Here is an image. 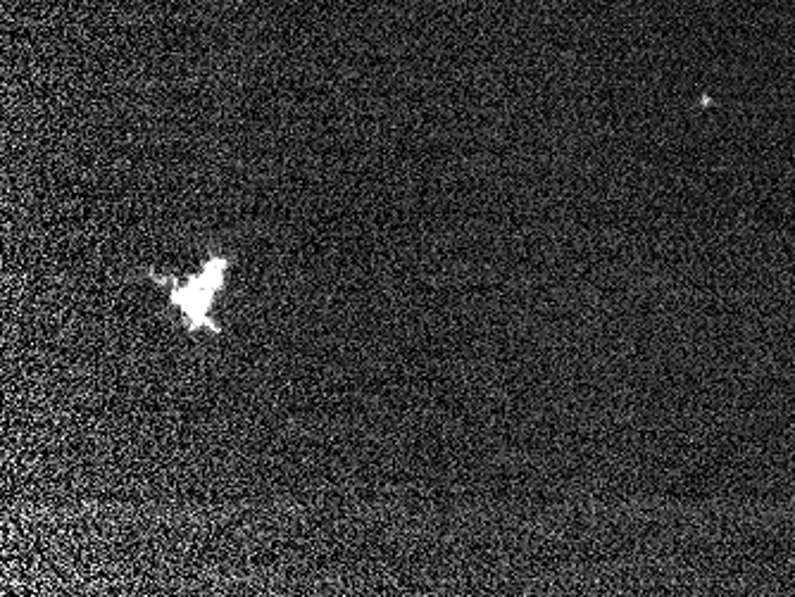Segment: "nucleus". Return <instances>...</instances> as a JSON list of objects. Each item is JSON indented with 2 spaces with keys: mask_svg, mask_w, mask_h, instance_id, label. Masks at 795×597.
<instances>
[{
  "mask_svg": "<svg viewBox=\"0 0 795 597\" xmlns=\"http://www.w3.org/2000/svg\"><path fill=\"white\" fill-rule=\"evenodd\" d=\"M222 262H215V265L208 267V272L200 276L198 281H193L189 288H184V293L179 295V303L184 307V312L189 314L191 324H200L205 310H208L210 303V293L219 286V279H222Z\"/></svg>",
  "mask_w": 795,
  "mask_h": 597,
  "instance_id": "f257e3e1",
  "label": "nucleus"
}]
</instances>
